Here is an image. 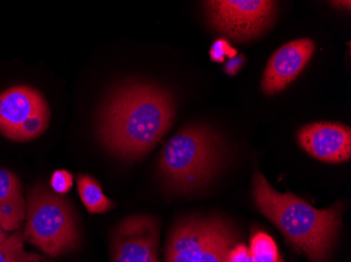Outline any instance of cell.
<instances>
[{
  "instance_id": "cell-12",
  "label": "cell",
  "mask_w": 351,
  "mask_h": 262,
  "mask_svg": "<svg viewBox=\"0 0 351 262\" xmlns=\"http://www.w3.org/2000/svg\"><path fill=\"white\" fill-rule=\"evenodd\" d=\"M237 236L234 228L221 220L216 231L207 242L206 247L196 262H228V254L236 246Z\"/></svg>"
},
{
  "instance_id": "cell-2",
  "label": "cell",
  "mask_w": 351,
  "mask_h": 262,
  "mask_svg": "<svg viewBox=\"0 0 351 262\" xmlns=\"http://www.w3.org/2000/svg\"><path fill=\"white\" fill-rule=\"evenodd\" d=\"M252 196L260 212L298 251L311 262L326 261L341 226L340 205L313 208L297 195L276 191L261 172L252 179Z\"/></svg>"
},
{
  "instance_id": "cell-7",
  "label": "cell",
  "mask_w": 351,
  "mask_h": 262,
  "mask_svg": "<svg viewBox=\"0 0 351 262\" xmlns=\"http://www.w3.org/2000/svg\"><path fill=\"white\" fill-rule=\"evenodd\" d=\"M159 224L149 215L122 220L112 234L113 262H160L158 257Z\"/></svg>"
},
{
  "instance_id": "cell-1",
  "label": "cell",
  "mask_w": 351,
  "mask_h": 262,
  "mask_svg": "<svg viewBox=\"0 0 351 262\" xmlns=\"http://www.w3.org/2000/svg\"><path fill=\"white\" fill-rule=\"evenodd\" d=\"M175 116V98L169 90L147 82H128L106 96L96 133L108 153L120 159H137L167 135Z\"/></svg>"
},
{
  "instance_id": "cell-19",
  "label": "cell",
  "mask_w": 351,
  "mask_h": 262,
  "mask_svg": "<svg viewBox=\"0 0 351 262\" xmlns=\"http://www.w3.org/2000/svg\"><path fill=\"white\" fill-rule=\"evenodd\" d=\"M245 63V57L243 55H237L234 58L230 59L224 65V72L230 76H236L240 70L243 68Z\"/></svg>"
},
{
  "instance_id": "cell-10",
  "label": "cell",
  "mask_w": 351,
  "mask_h": 262,
  "mask_svg": "<svg viewBox=\"0 0 351 262\" xmlns=\"http://www.w3.org/2000/svg\"><path fill=\"white\" fill-rule=\"evenodd\" d=\"M220 222V218L195 216L176 224L167 239V262H196Z\"/></svg>"
},
{
  "instance_id": "cell-20",
  "label": "cell",
  "mask_w": 351,
  "mask_h": 262,
  "mask_svg": "<svg viewBox=\"0 0 351 262\" xmlns=\"http://www.w3.org/2000/svg\"><path fill=\"white\" fill-rule=\"evenodd\" d=\"M331 5H335L337 8H341L342 10H346V11H350V1H331Z\"/></svg>"
},
{
  "instance_id": "cell-18",
  "label": "cell",
  "mask_w": 351,
  "mask_h": 262,
  "mask_svg": "<svg viewBox=\"0 0 351 262\" xmlns=\"http://www.w3.org/2000/svg\"><path fill=\"white\" fill-rule=\"evenodd\" d=\"M73 184H74V179L68 170L58 169L51 177V188L57 194L64 195L70 192Z\"/></svg>"
},
{
  "instance_id": "cell-8",
  "label": "cell",
  "mask_w": 351,
  "mask_h": 262,
  "mask_svg": "<svg viewBox=\"0 0 351 262\" xmlns=\"http://www.w3.org/2000/svg\"><path fill=\"white\" fill-rule=\"evenodd\" d=\"M298 142L311 157L327 163H343L351 157V130L337 122H315L300 128Z\"/></svg>"
},
{
  "instance_id": "cell-3",
  "label": "cell",
  "mask_w": 351,
  "mask_h": 262,
  "mask_svg": "<svg viewBox=\"0 0 351 262\" xmlns=\"http://www.w3.org/2000/svg\"><path fill=\"white\" fill-rule=\"evenodd\" d=\"M220 139L210 128L189 125L169 140L159 159V170L169 188L191 192L210 182L221 163Z\"/></svg>"
},
{
  "instance_id": "cell-9",
  "label": "cell",
  "mask_w": 351,
  "mask_h": 262,
  "mask_svg": "<svg viewBox=\"0 0 351 262\" xmlns=\"http://www.w3.org/2000/svg\"><path fill=\"white\" fill-rule=\"evenodd\" d=\"M315 49V42L309 38L297 39L280 47L266 65L262 90L273 96L285 90L304 70Z\"/></svg>"
},
{
  "instance_id": "cell-21",
  "label": "cell",
  "mask_w": 351,
  "mask_h": 262,
  "mask_svg": "<svg viewBox=\"0 0 351 262\" xmlns=\"http://www.w3.org/2000/svg\"><path fill=\"white\" fill-rule=\"evenodd\" d=\"M8 237H9V236H8L7 232H5V230L1 228V226H0V244L5 241Z\"/></svg>"
},
{
  "instance_id": "cell-16",
  "label": "cell",
  "mask_w": 351,
  "mask_h": 262,
  "mask_svg": "<svg viewBox=\"0 0 351 262\" xmlns=\"http://www.w3.org/2000/svg\"><path fill=\"white\" fill-rule=\"evenodd\" d=\"M21 193V184L15 173L0 168V205Z\"/></svg>"
},
{
  "instance_id": "cell-11",
  "label": "cell",
  "mask_w": 351,
  "mask_h": 262,
  "mask_svg": "<svg viewBox=\"0 0 351 262\" xmlns=\"http://www.w3.org/2000/svg\"><path fill=\"white\" fill-rule=\"evenodd\" d=\"M228 262H283L275 240L264 232H256L250 239V248L236 244L230 254Z\"/></svg>"
},
{
  "instance_id": "cell-17",
  "label": "cell",
  "mask_w": 351,
  "mask_h": 262,
  "mask_svg": "<svg viewBox=\"0 0 351 262\" xmlns=\"http://www.w3.org/2000/svg\"><path fill=\"white\" fill-rule=\"evenodd\" d=\"M238 55V51L230 45L226 39H217L210 47V57L214 62H226V58H234Z\"/></svg>"
},
{
  "instance_id": "cell-15",
  "label": "cell",
  "mask_w": 351,
  "mask_h": 262,
  "mask_svg": "<svg viewBox=\"0 0 351 262\" xmlns=\"http://www.w3.org/2000/svg\"><path fill=\"white\" fill-rule=\"evenodd\" d=\"M27 206L23 193L15 195L7 202L0 205V226L5 232L19 230L21 222L25 220Z\"/></svg>"
},
{
  "instance_id": "cell-6",
  "label": "cell",
  "mask_w": 351,
  "mask_h": 262,
  "mask_svg": "<svg viewBox=\"0 0 351 262\" xmlns=\"http://www.w3.org/2000/svg\"><path fill=\"white\" fill-rule=\"evenodd\" d=\"M278 3L269 0H212L205 1L210 27L237 41L259 36L273 25Z\"/></svg>"
},
{
  "instance_id": "cell-14",
  "label": "cell",
  "mask_w": 351,
  "mask_h": 262,
  "mask_svg": "<svg viewBox=\"0 0 351 262\" xmlns=\"http://www.w3.org/2000/svg\"><path fill=\"white\" fill-rule=\"evenodd\" d=\"M23 235L19 230L0 244V262H39L41 257L25 249Z\"/></svg>"
},
{
  "instance_id": "cell-13",
  "label": "cell",
  "mask_w": 351,
  "mask_h": 262,
  "mask_svg": "<svg viewBox=\"0 0 351 262\" xmlns=\"http://www.w3.org/2000/svg\"><path fill=\"white\" fill-rule=\"evenodd\" d=\"M77 189L79 198L90 214H102L115 207L104 194L97 179L90 175L79 174L77 176Z\"/></svg>"
},
{
  "instance_id": "cell-4",
  "label": "cell",
  "mask_w": 351,
  "mask_h": 262,
  "mask_svg": "<svg viewBox=\"0 0 351 262\" xmlns=\"http://www.w3.org/2000/svg\"><path fill=\"white\" fill-rule=\"evenodd\" d=\"M23 238L51 257L75 251L80 233L70 200L43 184L33 187L27 194Z\"/></svg>"
},
{
  "instance_id": "cell-5",
  "label": "cell",
  "mask_w": 351,
  "mask_h": 262,
  "mask_svg": "<svg viewBox=\"0 0 351 262\" xmlns=\"http://www.w3.org/2000/svg\"><path fill=\"white\" fill-rule=\"evenodd\" d=\"M50 121L49 104L35 88L17 86L0 94V133L5 139L33 141L47 131Z\"/></svg>"
}]
</instances>
